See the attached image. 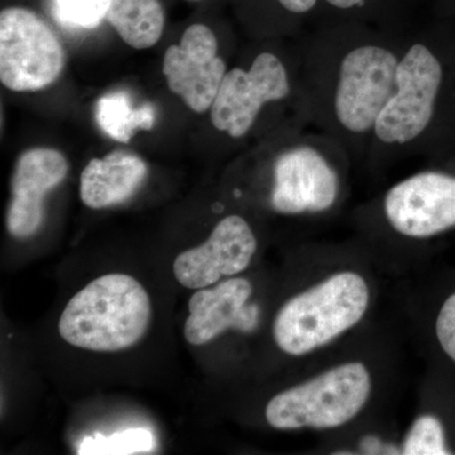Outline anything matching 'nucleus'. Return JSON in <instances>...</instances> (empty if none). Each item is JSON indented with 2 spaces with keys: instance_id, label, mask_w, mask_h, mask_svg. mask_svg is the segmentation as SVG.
<instances>
[{
  "instance_id": "nucleus-1",
  "label": "nucleus",
  "mask_w": 455,
  "mask_h": 455,
  "mask_svg": "<svg viewBox=\"0 0 455 455\" xmlns=\"http://www.w3.org/2000/svg\"><path fill=\"white\" fill-rule=\"evenodd\" d=\"M411 32L353 22L310 29L301 66L311 125L347 155L370 152L374 125L394 92Z\"/></svg>"
},
{
  "instance_id": "nucleus-2",
  "label": "nucleus",
  "mask_w": 455,
  "mask_h": 455,
  "mask_svg": "<svg viewBox=\"0 0 455 455\" xmlns=\"http://www.w3.org/2000/svg\"><path fill=\"white\" fill-rule=\"evenodd\" d=\"M445 92L447 66L435 41L425 33H410L394 92L374 125L370 155H403L427 147Z\"/></svg>"
},
{
  "instance_id": "nucleus-3",
  "label": "nucleus",
  "mask_w": 455,
  "mask_h": 455,
  "mask_svg": "<svg viewBox=\"0 0 455 455\" xmlns=\"http://www.w3.org/2000/svg\"><path fill=\"white\" fill-rule=\"evenodd\" d=\"M151 317V299L139 280L124 274L104 275L68 302L59 333L76 348L121 352L142 340Z\"/></svg>"
},
{
  "instance_id": "nucleus-4",
  "label": "nucleus",
  "mask_w": 455,
  "mask_h": 455,
  "mask_svg": "<svg viewBox=\"0 0 455 455\" xmlns=\"http://www.w3.org/2000/svg\"><path fill=\"white\" fill-rule=\"evenodd\" d=\"M366 278L339 271L299 292L275 317V343L292 357H302L328 346L362 322L370 307Z\"/></svg>"
},
{
  "instance_id": "nucleus-5",
  "label": "nucleus",
  "mask_w": 455,
  "mask_h": 455,
  "mask_svg": "<svg viewBox=\"0 0 455 455\" xmlns=\"http://www.w3.org/2000/svg\"><path fill=\"white\" fill-rule=\"evenodd\" d=\"M372 394V377L362 362H346L268 401L265 416L277 430H331L355 420Z\"/></svg>"
},
{
  "instance_id": "nucleus-6",
  "label": "nucleus",
  "mask_w": 455,
  "mask_h": 455,
  "mask_svg": "<svg viewBox=\"0 0 455 455\" xmlns=\"http://www.w3.org/2000/svg\"><path fill=\"white\" fill-rule=\"evenodd\" d=\"M347 152L324 133L298 136L272 163L269 203L283 215L323 214L341 193L340 161Z\"/></svg>"
},
{
  "instance_id": "nucleus-7",
  "label": "nucleus",
  "mask_w": 455,
  "mask_h": 455,
  "mask_svg": "<svg viewBox=\"0 0 455 455\" xmlns=\"http://www.w3.org/2000/svg\"><path fill=\"white\" fill-rule=\"evenodd\" d=\"M292 99L307 100L302 66L293 73L278 53L262 51L248 68L236 66L227 71L209 110L212 127L229 139H244L266 107L290 103Z\"/></svg>"
},
{
  "instance_id": "nucleus-8",
  "label": "nucleus",
  "mask_w": 455,
  "mask_h": 455,
  "mask_svg": "<svg viewBox=\"0 0 455 455\" xmlns=\"http://www.w3.org/2000/svg\"><path fill=\"white\" fill-rule=\"evenodd\" d=\"M66 52L37 13L9 7L0 13V82L12 92H37L64 71Z\"/></svg>"
},
{
  "instance_id": "nucleus-9",
  "label": "nucleus",
  "mask_w": 455,
  "mask_h": 455,
  "mask_svg": "<svg viewBox=\"0 0 455 455\" xmlns=\"http://www.w3.org/2000/svg\"><path fill=\"white\" fill-rule=\"evenodd\" d=\"M386 220L398 235L427 239L455 228V176L424 171L401 180L383 199Z\"/></svg>"
},
{
  "instance_id": "nucleus-10",
  "label": "nucleus",
  "mask_w": 455,
  "mask_h": 455,
  "mask_svg": "<svg viewBox=\"0 0 455 455\" xmlns=\"http://www.w3.org/2000/svg\"><path fill=\"white\" fill-rule=\"evenodd\" d=\"M163 70L171 92L193 112L203 114L211 110L228 66L220 55L214 31L203 23H194L180 44L164 52Z\"/></svg>"
},
{
  "instance_id": "nucleus-11",
  "label": "nucleus",
  "mask_w": 455,
  "mask_h": 455,
  "mask_svg": "<svg viewBox=\"0 0 455 455\" xmlns=\"http://www.w3.org/2000/svg\"><path fill=\"white\" fill-rule=\"evenodd\" d=\"M257 248L259 242L250 223L241 215H228L203 244L176 257L173 275L187 289H205L245 271Z\"/></svg>"
},
{
  "instance_id": "nucleus-12",
  "label": "nucleus",
  "mask_w": 455,
  "mask_h": 455,
  "mask_svg": "<svg viewBox=\"0 0 455 455\" xmlns=\"http://www.w3.org/2000/svg\"><path fill=\"white\" fill-rule=\"evenodd\" d=\"M68 172V160L55 148L36 147L18 157L5 218L9 235L27 239L38 232L44 220V197L64 181Z\"/></svg>"
},
{
  "instance_id": "nucleus-13",
  "label": "nucleus",
  "mask_w": 455,
  "mask_h": 455,
  "mask_svg": "<svg viewBox=\"0 0 455 455\" xmlns=\"http://www.w3.org/2000/svg\"><path fill=\"white\" fill-rule=\"evenodd\" d=\"M252 293V283L242 277L197 290L188 301L185 339L197 347L214 340L229 328L251 331L257 322V307H248Z\"/></svg>"
},
{
  "instance_id": "nucleus-14",
  "label": "nucleus",
  "mask_w": 455,
  "mask_h": 455,
  "mask_svg": "<svg viewBox=\"0 0 455 455\" xmlns=\"http://www.w3.org/2000/svg\"><path fill=\"white\" fill-rule=\"evenodd\" d=\"M148 166L140 156L113 151L92 158L80 175V197L90 209H106L127 202L142 187Z\"/></svg>"
},
{
  "instance_id": "nucleus-15",
  "label": "nucleus",
  "mask_w": 455,
  "mask_h": 455,
  "mask_svg": "<svg viewBox=\"0 0 455 455\" xmlns=\"http://www.w3.org/2000/svg\"><path fill=\"white\" fill-rule=\"evenodd\" d=\"M416 0H320L316 26L363 23L395 32H410ZM313 27V28H314Z\"/></svg>"
},
{
  "instance_id": "nucleus-16",
  "label": "nucleus",
  "mask_w": 455,
  "mask_h": 455,
  "mask_svg": "<svg viewBox=\"0 0 455 455\" xmlns=\"http://www.w3.org/2000/svg\"><path fill=\"white\" fill-rule=\"evenodd\" d=\"M107 22L128 46L146 50L163 37L164 12L160 0H113Z\"/></svg>"
},
{
  "instance_id": "nucleus-17",
  "label": "nucleus",
  "mask_w": 455,
  "mask_h": 455,
  "mask_svg": "<svg viewBox=\"0 0 455 455\" xmlns=\"http://www.w3.org/2000/svg\"><path fill=\"white\" fill-rule=\"evenodd\" d=\"M95 119L110 139L128 143L137 131L155 127L156 108L151 103L134 106L125 92H108L95 104Z\"/></svg>"
},
{
  "instance_id": "nucleus-18",
  "label": "nucleus",
  "mask_w": 455,
  "mask_h": 455,
  "mask_svg": "<svg viewBox=\"0 0 455 455\" xmlns=\"http://www.w3.org/2000/svg\"><path fill=\"white\" fill-rule=\"evenodd\" d=\"M157 447L154 433L148 429H128L112 435L88 436L80 444V455H132L152 453Z\"/></svg>"
},
{
  "instance_id": "nucleus-19",
  "label": "nucleus",
  "mask_w": 455,
  "mask_h": 455,
  "mask_svg": "<svg viewBox=\"0 0 455 455\" xmlns=\"http://www.w3.org/2000/svg\"><path fill=\"white\" fill-rule=\"evenodd\" d=\"M113 0H51L59 25L71 29H94L107 18Z\"/></svg>"
},
{
  "instance_id": "nucleus-20",
  "label": "nucleus",
  "mask_w": 455,
  "mask_h": 455,
  "mask_svg": "<svg viewBox=\"0 0 455 455\" xmlns=\"http://www.w3.org/2000/svg\"><path fill=\"white\" fill-rule=\"evenodd\" d=\"M403 453L407 455L451 454L445 443L443 424L433 415L416 419L403 440Z\"/></svg>"
},
{
  "instance_id": "nucleus-21",
  "label": "nucleus",
  "mask_w": 455,
  "mask_h": 455,
  "mask_svg": "<svg viewBox=\"0 0 455 455\" xmlns=\"http://www.w3.org/2000/svg\"><path fill=\"white\" fill-rule=\"evenodd\" d=\"M269 3L286 20L287 25L296 28L309 25L310 29L316 25L320 0H269Z\"/></svg>"
},
{
  "instance_id": "nucleus-22",
  "label": "nucleus",
  "mask_w": 455,
  "mask_h": 455,
  "mask_svg": "<svg viewBox=\"0 0 455 455\" xmlns=\"http://www.w3.org/2000/svg\"><path fill=\"white\" fill-rule=\"evenodd\" d=\"M435 333L445 355L455 362V293L449 296L439 311Z\"/></svg>"
},
{
  "instance_id": "nucleus-23",
  "label": "nucleus",
  "mask_w": 455,
  "mask_h": 455,
  "mask_svg": "<svg viewBox=\"0 0 455 455\" xmlns=\"http://www.w3.org/2000/svg\"><path fill=\"white\" fill-rule=\"evenodd\" d=\"M190 2H197V0H190Z\"/></svg>"
}]
</instances>
